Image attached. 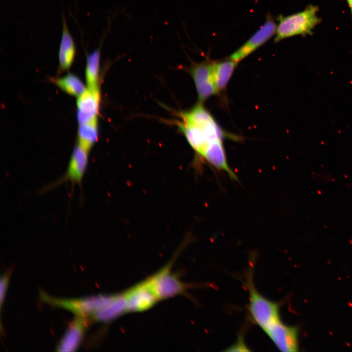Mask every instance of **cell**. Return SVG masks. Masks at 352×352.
I'll list each match as a JSON object with an SVG mask.
<instances>
[{"instance_id": "obj_1", "label": "cell", "mask_w": 352, "mask_h": 352, "mask_svg": "<svg viewBox=\"0 0 352 352\" xmlns=\"http://www.w3.org/2000/svg\"><path fill=\"white\" fill-rule=\"evenodd\" d=\"M178 126L199 159L237 179L228 163L224 147L226 133L202 103L182 113Z\"/></svg>"}, {"instance_id": "obj_2", "label": "cell", "mask_w": 352, "mask_h": 352, "mask_svg": "<svg viewBox=\"0 0 352 352\" xmlns=\"http://www.w3.org/2000/svg\"><path fill=\"white\" fill-rule=\"evenodd\" d=\"M318 12L317 5L310 4L301 11L286 16H279L275 42L298 35H312L313 29L322 21Z\"/></svg>"}, {"instance_id": "obj_3", "label": "cell", "mask_w": 352, "mask_h": 352, "mask_svg": "<svg viewBox=\"0 0 352 352\" xmlns=\"http://www.w3.org/2000/svg\"><path fill=\"white\" fill-rule=\"evenodd\" d=\"M248 309L253 320L263 330L281 319L278 303L268 300L261 294L254 286L251 277H248Z\"/></svg>"}, {"instance_id": "obj_4", "label": "cell", "mask_w": 352, "mask_h": 352, "mask_svg": "<svg viewBox=\"0 0 352 352\" xmlns=\"http://www.w3.org/2000/svg\"><path fill=\"white\" fill-rule=\"evenodd\" d=\"M169 264L151 277L143 281L158 301L184 293L187 285L171 272Z\"/></svg>"}, {"instance_id": "obj_5", "label": "cell", "mask_w": 352, "mask_h": 352, "mask_svg": "<svg viewBox=\"0 0 352 352\" xmlns=\"http://www.w3.org/2000/svg\"><path fill=\"white\" fill-rule=\"evenodd\" d=\"M277 24L270 15L264 24L228 58L239 63L275 35Z\"/></svg>"}, {"instance_id": "obj_6", "label": "cell", "mask_w": 352, "mask_h": 352, "mask_svg": "<svg viewBox=\"0 0 352 352\" xmlns=\"http://www.w3.org/2000/svg\"><path fill=\"white\" fill-rule=\"evenodd\" d=\"M190 73L194 80L199 102L204 101L217 93L213 75V61L206 59L193 63Z\"/></svg>"}, {"instance_id": "obj_7", "label": "cell", "mask_w": 352, "mask_h": 352, "mask_svg": "<svg viewBox=\"0 0 352 352\" xmlns=\"http://www.w3.org/2000/svg\"><path fill=\"white\" fill-rule=\"evenodd\" d=\"M263 330L281 351H298V329L296 327L286 325L280 319Z\"/></svg>"}, {"instance_id": "obj_8", "label": "cell", "mask_w": 352, "mask_h": 352, "mask_svg": "<svg viewBox=\"0 0 352 352\" xmlns=\"http://www.w3.org/2000/svg\"><path fill=\"white\" fill-rule=\"evenodd\" d=\"M88 152L76 146L70 156L66 173L48 188L51 189L66 181L81 185L88 164Z\"/></svg>"}, {"instance_id": "obj_9", "label": "cell", "mask_w": 352, "mask_h": 352, "mask_svg": "<svg viewBox=\"0 0 352 352\" xmlns=\"http://www.w3.org/2000/svg\"><path fill=\"white\" fill-rule=\"evenodd\" d=\"M128 312H140L152 308L158 302L156 298L140 283L123 293Z\"/></svg>"}, {"instance_id": "obj_10", "label": "cell", "mask_w": 352, "mask_h": 352, "mask_svg": "<svg viewBox=\"0 0 352 352\" xmlns=\"http://www.w3.org/2000/svg\"><path fill=\"white\" fill-rule=\"evenodd\" d=\"M100 101L99 88L86 89L77 100V119L79 124L97 117Z\"/></svg>"}, {"instance_id": "obj_11", "label": "cell", "mask_w": 352, "mask_h": 352, "mask_svg": "<svg viewBox=\"0 0 352 352\" xmlns=\"http://www.w3.org/2000/svg\"><path fill=\"white\" fill-rule=\"evenodd\" d=\"M62 20V33L58 55L59 68L64 71L68 69L73 64L76 55V48L64 17Z\"/></svg>"}, {"instance_id": "obj_12", "label": "cell", "mask_w": 352, "mask_h": 352, "mask_svg": "<svg viewBox=\"0 0 352 352\" xmlns=\"http://www.w3.org/2000/svg\"><path fill=\"white\" fill-rule=\"evenodd\" d=\"M85 318L77 316L66 330L57 348L58 351H74L81 343L84 333Z\"/></svg>"}, {"instance_id": "obj_13", "label": "cell", "mask_w": 352, "mask_h": 352, "mask_svg": "<svg viewBox=\"0 0 352 352\" xmlns=\"http://www.w3.org/2000/svg\"><path fill=\"white\" fill-rule=\"evenodd\" d=\"M238 63L227 59L213 61V75L217 93L224 90L229 83Z\"/></svg>"}, {"instance_id": "obj_14", "label": "cell", "mask_w": 352, "mask_h": 352, "mask_svg": "<svg viewBox=\"0 0 352 352\" xmlns=\"http://www.w3.org/2000/svg\"><path fill=\"white\" fill-rule=\"evenodd\" d=\"M98 138L97 117L79 124L78 146L89 153Z\"/></svg>"}, {"instance_id": "obj_15", "label": "cell", "mask_w": 352, "mask_h": 352, "mask_svg": "<svg viewBox=\"0 0 352 352\" xmlns=\"http://www.w3.org/2000/svg\"><path fill=\"white\" fill-rule=\"evenodd\" d=\"M100 62V49L97 48L87 56L86 79L88 89L99 88V74Z\"/></svg>"}, {"instance_id": "obj_16", "label": "cell", "mask_w": 352, "mask_h": 352, "mask_svg": "<svg viewBox=\"0 0 352 352\" xmlns=\"http://www.w3.org/2000/svg\"><path fill=\"white\" fill-rule=\"evenodd\" d=\"M53 82L63 91L71 95L79 96L86 90L81 80L71 74L54 79Z\"/></svg>"}, {"instance_id": "obj_17", "label": "cell", "mask_w": 352, "mask_h": 352, "mask_svg": "<svg viewBox=\"0 0 352 352\" xmlns=\"http://www.w3.org/2000/svg\"><path fill=\"white\" fill-rule=\"evenodd\" d=\"M10 272L9 271H7L3 274L0 278V308L2 305L5 293L7 289L8 283L10 277Z\"/></svg>"}, {"instance_id": "obj_18", "label": "cell", "mask_w": 352, "mask_h": 352, "mask_svg": "<svg viewBox=\"0 0 352 352\" xmlns=\"http://www.w3.org/2000/svg\"><path fill=\"white\" fill-rule=\"evenodd\" d=\"M225 351L227 352H247L250 351V350L244 342L242 337L240 336L236 343L230 346Z\"/></svg>"}, {"instance_id": "obj_19", "label": "cell", "mask_w": 352, "mask_h": 352, "mask_svg": "<svg viewBox=\"0 0 352 352\" xmlns=\"http://www.w3.org/2000/svg\"><path fill=\"white\" fill-rule=\"evenodd\" d=\"M350 10L351 16L352 20V0H346Z\"/></svg>"}]
</instances>
